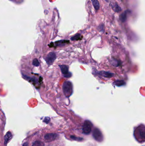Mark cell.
I'll return each instance as SVG.
<instances>
[{"instance_id": "19", "label": "cell", "mask_w": 145, "mask_h": 146, "mask_svg": "<svg viewBox=\"0 0 145 146\" xmlns=\"http://www.w3.org/2000/svg\"><path fill=\"white\" fill-rule=\"evenodd\" d=\"M29 146V143H27V142H26V143H24V144L22 146Z\"/></svg>"}, {"instance_id": "2", "label": "cell", "mask_w": 145, "mask_h": 146, "mask_svg": "<svg viewBox=\"0 0 145 146\" xmlns=\"http://www.w3.org/2000/svg\"><path fill=\"white\" fill-rule=\"evenodd\" d=\"M63 90L64 95L66 97H69L71 96L73 92L72 83L69 81L65 82L63 85Z\"/></svg>"}, {"instance_id": "5", "label": "cell", "mask_w": 145, "mask_h": 146, "mask_svg": "<svg viewBox=\"0 0 145 146\" xmlns=\"http://www.w3.org/2000/svg\"><path fill=\"white\" fill-rule=\"evenodd\" d=\"M59 138V136L57 134L52 133H50L46 134L44 136V139L46 142H53L56 140L57 139Z\"/></svg>"}, {"instance_id": "17", "label": "cell", "mask_w": 145, "mask_h": 146, "mask_svg": "<svg viewBox=\"0 0 145 146\" xmlns=\"http://www.w3.org/2000/svg\"><path fill=\"white\" fill-rule=\"evenodd\" d=\"M111 63L112 64L113 66H114L115 67H117L120 65V63L118 62V61L115 59H113L111 60Z\"/></svg>"}, {"instance_id": "1", "label": "cell", "mask_w": 145, "mask_h": 146, "mask_svg": "<svg viewBox=\"0 0 145 146\" xmlns=\"http://www.w3.org/2000/svg\"><path fill=\"white\" fill-rule=\"evenodd\" d=\"M134 136L136 140L139 143H144L145 141V127L141 124L135 128Z\"/></svg>"}, {"instance_id": "15", "label": "cell", "mask_w": 145, "mask_h": 146, "mask_svg": "<svg viewBox=\"0 0 145 146\" xmlns=\"http://www.w3.org/2000/svg\"><path fill=\"white\" fill-rule=\"evenodd\" d=\"M112 7V9L114 11H115L116 12H119L121 10V8L118 6V5L117 4V3H115V4L113 5Z\"/></svg>"}, {"instance_id": "18", "label": "cell", "mask_w": 145, "mask_h": 146, "mask_svg": "<svg viewBox=\"0 0 145 146\" xmlns=\"http://www.w3.org/2000/svg\"><path fill=\"white\" fill-rule=\"evenodd\" d=\"M33 65L36 67H38L40 66L39 62L37 59H35L33 60Z\"/></svg>"}, {"instance_id": "16", "label": "cell", "mask_w": 145, "mask_h": 146, "mask_svg": "<svg viewBox=\"0 0 145 146\" xmlns=\"http://www.w3.org/2000/svg\"><path fill=\"white\" fill-rule=\"evenodd\" d=\"M32 146H45V144L43 142L37 140L33 143Z\"/></svg>"}, {"instance_id": "3", "label": "cell", "mask_w": 145, "mask_h": 146, "mask_svg": "<svg viewBox=\"0 0 145 146\" xmlns=\"http://www.w3.org/2000/svg\"><path fill=\"white\" fill-rule=\"evenodd\" d=\"M56 59V55L54 52H50L45 58V60L49 66H51Z\"/></svg>"}, {"instance_id": "6", "label": "cell", "mask_w": 145, "mask_h": 146, "mask_svg": "<svg viewBox=\"0 0 145 146\" xmlns=\"http://www.w3.org/2000/svg\"><path fill=\"white\" fill-rule=\"evenodd\" d=\"M61 70V72L63 74L64 77L69 78L72 76V74L69 71V67L66 65H59V66Z\"/></svg>"}, {"instance_id": "9", "label": "cell", "mask_w": 145, "mask_h": 146, "mask_svg": "<svg viewBox=\"0 0 145 146\" xmlns=\"http://www.w3.org/2000/svg\"><path fill=\"white\" fill-rule=\"evenodd\" d=\"M12 137H13V135L11 132H8V133H7L4 136V143L5 144H7L11 140L12 138Z\"/></svg>"}, {"instance_id": "8", "label": "cell", "mask_w": 145, "mask_h": 146, "mask_svg": "<svg viewBox=\"0 0 145 146\" xmlns=\"http://www.w3.org/2000/svg\"><path fill=\"white\" fill-rule=\"evenodd\" d=\"M98 74L100 76L103 77H106V78H111L113 77L114 74L110 72H106V71H100L99 72Z\"/></svg>"}, {"instance_id": "13", "label": "cell", "mask_w": 145, "mask_h": 146, "mask_svg": "<svg viewBox=\"0 0 145 146\" xmlns=\"http://www.w3.org/2000/svg\"><path fill=\"white\" fill-rule=\"evenodd\" d=\"M92 4L96 10H99L100 7V5L98 0H91Z\"/></svg>"}, {"instance_id": "7", "label": "cell", "mask_w": 145, "mask_h": 146, "mask_svg": "<svg viewBox=\"0 0 145 146\" xmlns=\"http://www.w3.org/2000/svg\"><path fill=\"white\" fill-rule=\"evenodd\" d=\"M93 127V125L90 121L87 120L84 123L83 127V132L86 135L90 134L91 132L92 129Z\"/></svg>"}, {"instance_id": "12", "label": "cell", "mask_w": 145, "mask_h": 146, "mask_svg": "<svg viewBox=\"0 0 145 146\" xmlns=\"http://www.w3.org/2000/svg\"><path fill=\"white\" fill-rule=\"evenodd\" d=\"M116 86H124L126 85V83L123 80H117L114 81L113 83Z\"/></svg>"}, {"instance_id": "10", "label": "cell", "mask_w": 145, "mask_h": 146, "mask_svg": "<svg viewBox=\"0 0 145 146\" xmlns=\"http://www.w3.org/2000/svg\"><path fill=\"white\" fill-rule=\"evenodd\" d=\"M69 43V40H61L59 41H57L55 42L56 46H65L66 44H68Z\"/></svg>"}, {"instance_id": "14", "label": "cell", "mask_w": 145, "mask_h": 146, "mask_svg": "<svg viewBox=\"0 0 145 146\" xmlns=\"http://www.w3.org/2000/svg\"><path fill=\"white\" fill-rule=\"evenodd\" d=\"M82 38L83 36L80 34L78 33L76 34V35L72 36V37H71V39L72 41H78L82 39Z\"/></svg>"}, {"instance_id": "11", "label": "cell", "mask_w": 145, "mask_h": 146, "mask_svg": "<svg viewBox=\"0 0 145 146\" xmlns=\"http://www.w3.org/2000/svg\"><path fill=\"white\" fill-rule=\"evenodd\" d=\"M128 10H126L120 15V19L122 22H126V19H127V14H128Z\"/></svg>"}, {"instance_id": "4", "label": "cell", "mask_w": 145, "mask_h": 146, "mask_svg": "<svg viewBox=\"0 0 145 146\" xmlns=\"http://www.w3.org/2000/svg\"><path fill=\"white\" fill-rule=\"evenodd\" d=\"M93 136L95 140L98 142H102L104 140V137L102 133L98 128H95V129H94Z\"/></svg>"}]
</instances>
